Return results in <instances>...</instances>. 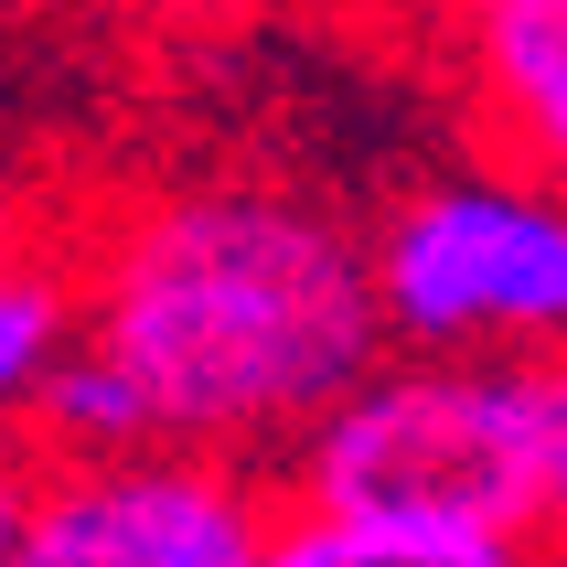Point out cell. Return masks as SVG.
<instances>
[{"mask_svg": "<svg viewBox=\"0 0 567 567\" xmlns=\"http://www.w3.org/2000/svg\"><path fill=\"white\" fill-rule=\"evenodd\" d=\"M279 514H289L279 472L183 440L107 450V461H43L11 567H268Z\"/></svg>", "mask_w": 567, "mask_h": 567, "instance_id": "277c9868", "label": "cell"}, {"mask_svg": "<svg viewBox=\"0 0 567 567\" xmlns=\"http://www.w3.org/2000/svg\"><path fill=\"white\" fill-rule=\"evenodd\" d=\"M268 567H567L546 536H482V525H375V514L289 504Z\"/></svg>", "mask_w": 567, "mask_h": 567, "instance_id": "52a82bcc", "label": "cell"}, {"mask_svg": "<svg viewBox=\"0 0 567 567\" xmlns=\"http://www.w3.org/2000/svg\"><path fill=\"white\" fill-rule=\"evenodd\" d=\"M450 75L493 151L567 183V0H472L450 22Z\"/></svg>", "mask_w": 567, "mask_h": 567, "instance_id": "5b68a950", "label": "cell"}, {"mask_svg": "<svg viewBox=\"0 0 567 567\" xmlns=\"http://www.w3.org/2000/svg\"><path fill=\"white\" fill-rule=\"evenodd\" d=\"M32 440H43V461H107V450H151V396L107 364L96 343L64 353V375L43 385V408H32Z\"/></svg>", "mask_w": 567, "mask_h": 567, "instance_id": "ba28073f", "label": "cell"}, {"mask_svg": "<svg viewBox=\"0 0 567 567\" xmlns=\"http://www.w3.org/2000/svg\"><path fill=\"white\" fill-rule=\"evenodd\" d=\"M107 22L128 32H225V22H257V11H279V0H86Z\"/></svg>", "mask_w": 567, "mask_h": 567, "instance_id": "30bf717a", "label": "cell"}, {"mask_svg": "<svg viewBox=\"0 0 567 567\" xmlns=\"http://www.w3.org/2000/svg\"><path fill=\"white\" fill-rule=\"evenodd\" d=\"M525 417H536V536L567 557V353H525Z\"/></svg>", "mask_w": 567, "mask_h": 567, "instance_id": "9c48e42d", "label": "cell"}, {"mask_svg": "<svg viewBox=\"0 0 567 567\" xmlns=\"http://www.w3.org/2000/svg\"><path fill=\"white\" fill-rule=\"evenodd\" d=\"M417 11H429V22H461V11H472V0H417Z\"/></svg>", "mask_w": 567, "mask_h": 567, "instance_id": "7c38bea8", "label": "cell"}, {"mask_svg": "<svg viewBox=\"0 0 567 567\" xmlns=\"http://www.w3.org/2000/svg\"><path fill=\"white\" fill-rule=\"evenodd\" d=\"M289 504L375 525H482L536 536V417L525 353H385L343 408L279 461Z\"/></svg>", "mask_w": 567, "mask_h": 567, "instance_id": "7a4b0ae2", "label": "cell"}, {"mask_svg": "<svg viewBox=\"0 0 567 567\" xmlns=\"http://www.w3.org/2000/svg\"><path fill=\"white\" fill-rule=\"evenodd\" d=\"M32 493H43V440H32V429H0V567L22 557Z\"/></svg>", "mask_w": 567, "mask_h": 567, "instance_id": "8fae6325", "label": "cell"}, {"mask_svg": "<svg viewBox=\"0 0 567 567\" xmlns=\"http://www.w3.org/2000/svg\"><path fill=\"white\" fill-rule=\"evenodd\" d=\"M375 300L408 353H567V183L440 161L375 225Z\"/></svg>", "mask_w": 567, "mask_h": 567, "instance_id": "3957f363", "label": "cell"}, {"mask_svg": "<svg viewBox=\"0 0 567 567\" xmlns=\"http://www.w3.org/2000/svg\"><path fill=\"white\" fill-rule=\"evenodd\" d=\"M86 343L151 396L161 440L279 472L396 332L343 204L279 172H183L86 225Z\"/></svg>", "mask_w": 567, "mask_h": 567, "instance_id": "6da1fadb", "label": "cell"}, {"mask_svg": "<svg viewBox=\"0 0 567 567\" xmlns=\"http://www.w3.org/2000/svg\"><path fill=\"white\" fill-rule=\"evenodd\" d=\"M75 343H86V236L0 193V429H32Z\"/></svg>", "mask_w": 567, "mask_h": 567, "instance_id": "8992f818", "label": "cell"}]
</instances>
